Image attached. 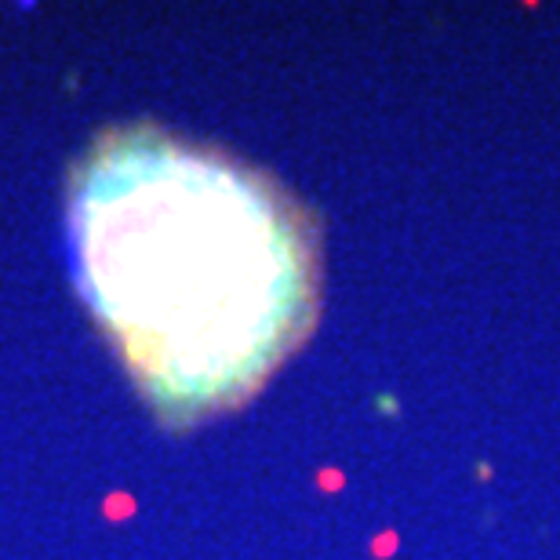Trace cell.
I'll list each match as a JSON object with an SVG mask.
<instances>
[{
  "label": "cell",
  "instance_id": "6da1fadb",
  "mask_svg": "<svg viewBox=\"0 0 560 560\" xmlns=\"http://www.w3.org/2000/svg\"><path fill=\"white\" fill-rule=\"evenodd\" d=\"M66 219L80 295L168 426L240 408L317 324L310 211L215 146L106 131L73 168Z\"/></svg>",
  "mask_w": 560,
  "mask_h": 560
}]
</instances>
